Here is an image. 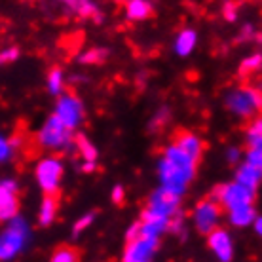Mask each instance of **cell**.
Instances as JSON below:
<instances>
[{
    "instance_id": "6da1fadb",
    "label": "cell",
    "mask_w": 262,
    "mask_h": 262,
    "mask_svg": "<svg viewBox=\"0 0 262 262\" xmlns=\"http://www.w3.org/2000/svg\"><path fill=\"white\" fill-rule=\"evenodd\" d=\"M198 162L192 156H188L184 150H181L177 144L171 143L164 148V154L158 160V179L160 186L169 188L179 196H183L190 181L196 175Z\"/></svg>"
},
{
    "instance_id": "7a4b0ae2",
    "label": "cell",
    "mask_w": 262,
    "mask_h": 262,
    "mask_svg": "<svg viewBox=\"0 0 262 262\" xmlns=\"http://www.w3.org/2000/svg\"><path fill=\"white\" fill-rule=\"evenodd\" d=\"M36 141L42 148L55 152H67L71 148H76V135L74 131L69 129L55 114L42 124V127L36 133Z\"/></svg>"
},
{
    "instance_id": "603a6c76",
    "label": "cell",
    "mask_w": 262,
    "mask_h": 262,
    "mask_svg": "<svg viewBox=\"0 0 262 262\" xmlns=\"http://www.w3.org/2000/svg\"><path fill=\"white\" fill-rule=\"evenodd\" d=\"M19 146H21L19 137L8 139L6 135H2V137H0V162L6 164L8 160H12L15 150H19Z\"/></svg>"
},
{
    "instance_id": "7402d4cb",
    "label": "cell",
    "mask_w": 262,
    "mask_h": 262,
    "mask_svg": "<svg viewBox=\"0 0 262 262\" xmlns=\"http://www.w3.org/2000/svg\"><path fill=\"white\" fill-rule=\"evenodd\" d=\"M76 150L80 152V156H82L84 162H93V164H97V158H99L97 148H95V144L85 137L84 133H78V135H76Z\"/></svg>"
},
{
    "instance_id": "4fadbf2b",
    "label": "cell",
    "mask_w": 262,
    "mask_h": 262,
    "mask_svg": "<svg viewBox=\"0 0 262 262\" xmlns=\"http://www.w3.org/2000/svg\"><path fill=\"white\" fill-rule=\"evenodd\" d=\"M59 4H63L67 12L74 13L78 17H84V19H92L95 23H101L103 21V13H101V8L97 6L95 0H57Z\"/></svg>"
},
{
    "instance_id": "4316f807",
    "label": "cell",
    "mask_w": 262,
    "mask_h": 262,
    "mask_svg": "<svg viewBox=\"0 0 262 262\" xmlns=\"http://www.w3.org/2000/svg\"><path fill=\"white\" fill-rule=\"evenodd\" d=\"M50 262H78V253L72 247H59L52 255Z\"/></svg>"
},
{
    "instance_id": "44dd1931",
    "label": "cell",
    "mask_w": 262,
    "mask_h": 262,
    "mask_svg": "<svg viewBox=\"0 0 262 262\" xmlns=\"http://www.w3.org/2000/svg\"><path fill=\"white\" fill-rule=\"evenodd\" d=\"M46 85H48V92L59 97L63 95V90H65V72L61 67H53L52 71L48 72V78H46Z\"/></svg>"
},
{
    "instance_id": "484cf974",
    "label": "cell",
    "mask_w": 262,
    "mask_h": 262,
    "mask_svg": "<svg viewBox=\"0 0 262 262\" xmlns=\"http://www.w3.org/2000/svg\"><path fill=\"white\" fill-rule=\"evenodd\" d=\"M95 213H85V215H82L78 219V221H76V223H74V226H72V237H78L80 234H82V232H85V230L90 228V226H92L93 224V221H95Z\"/></svg>"
},
{
    "instance_id": "7c38bea8",
    "label": "cell",
    "mask_w": 262,
    "mask_h": 262,
    "mask_svg": "<svg viewBox=\"0 0 262 262\" xmlns=\"http://www.w3.org/2000/svg\"><path fill=\"white\" fill-rule=\"evenodd\" d=\"M207 243H209L211 251L215 253V256L221 262H230L234 256V245H232V237L224 228H216L215 232H211L207 236Z\"/></svg>"
},
{
    "instance_id": "4dcf8cb0",
    "label": "cell",
    "mask_w": 262,
    "mask_h": 262,
    "mask_svg": "<svg viewBox=\"0 0 262 262\" xmlns=\"http://www.w3.org/2000/svg\"><path fill=\"white\" fill-rule=\"evenodd\" d=\"M223 17L226 21H236L237 17V4L234 0H226L223 4Z\"/></svg>"
},
{
    "instance_id": "f1b7e54d",
    "label": "cell",
    "mask_w": 262,
    "mask_h": 262,
    "mask_svg": "<svg viewBox=\"0 0 262 262\" xmlns=\"http://www.w3.org/2000/svg\"><path fill=\"white\" fill-rule=\"evenodd\" d=\"M243 162L253 165L255 169H258L262 173V148H247Z\"/></svg>"
},
{
    "instance_id": "9a60e30c",
    "label": "cell",
    "mask_w": 262,
    "mask_h": 262,
    "mask_svg": "<svg viewBox=\"0 0 262 262\" xmlns=\"http://www.w3.org/2000/svg\"><path fill=\"white\" fill-rule=\"evenodd\" d=\"M173 143L177 144L181 150H184L188 156H192L196 162H200V158L203 154V141L198 137L196 133H192V131H179L175 139H173Z\"/></svg>"
},
{
    "instance_id": "cb8c5ba5",
    "label": "cell",
    "mask_w": 262,
    "mask_h": 262,
    "mask_svg": "<svg viewBox=\"0 0 262 262\" xmlns=\"http://www.w3.org/2000/svg\"><path fill=\"white\" fill-rule=\"evenodd\" d=\"M106 57H108V50H105V48H92L85 53H82L80 63H84V65H99V63L106 61Z\"/></svg>"
},
{
    "instance_id": "ffe728a7",
    "label": "cell",
    "mask_w": 262,
    "mask_h": 262,
    "mask_svg": "<svg viewBox=\"0 0 262 262\" xmlns=\"http://www.w3.org/2000/svg\"><path fill=\"white\" fill-rule=\"evenodd\" d=\"M228 221L232 226L236 228H245V226H251L255 224L256 221V213L253 205H247V207H239L236 211H228Z\"/></svg>"
},
{
    "instance_id": "d6a6232c",
    "label": "cell",
    "mask_w": 262,
    "mask_h": 262,
    "mask_svg": "<svg viewBox=\"0 0 262 262\" xmlns=\"http://www.w3.org/2000/svg\"><path fill=\"white\" fill-rule=\"evenodd\" d=\"M260 135H262V116H258L247 127V137H260Z\"/></svg>"
},
{
    "instance_id": "8d00e7d4",
    "label": "cell",
    "mask_w": 262,
    "mask_h": 262,
    "mask_svg": "<svg viewBox=\"0 0 262 262\" xmlns=\"http://www.w3.org/2000/svg\"><path fill=\"white\" fill-rule=\"evenodd\" d=\"M95 167H97V164H93V162H84V164H82V169H84L85 173H92V171H95Z\"/></svg>"
},
{
    "instance_id": "d6986e66",
    "label": "cell",
    "mask_w": 262,
    "mask_h": 262,
    "mask_svg": "<svg viewBox=\"0 0 262 262\" xmlns=\"http://www.w3.org/2000/svg\"><path fill=\"white\" fill-rule=\"evenodd\" d=\"M262 181V173L258 169H255L253 165L245 164L243 162L236 171V183L243 184V186H247L251 190H256L258 188V184Z\"/></svg>"
},
{
    "instance_id": "9c48e42d",
    "label": "cell",
    "mask_w": 262,
    "mask_h": 262,
    "mask_svg": "<svg viewBox=\"0 0 262 262\" xmlns=\"http://www.w3.org/2000/svg\"><path fill=\"white\" fill-rule=\"evenodd\" d=\"M181 198L183 196L171 192L169 188L158 186L156 190L152 192V196L148 198V203H146L144 211H148V213L158 216L173 219L177 213H181Z\"/></svg>"
},
{
    "instance_id": "2e32d148",
    "label": "cell",
    "mask_w": 262,
    "mask_h": 262,
    "mask_svg": "<svg viewBox=\"0 0 262 262\" xmlns=\"http://www.w3.org/2000/svg\"><path fill=\"white\" fill-rule=\"evenodd\" d=\"M198 44V33L194 29H183L181 33L175 36L173 42V52L177 53L179 57H186L194 52V48Z\"/></svg>"
},
{
    "instance_id": "d590c367",
    "label": "cell",
    "mask_w": 262,
    "mask_h": 262,
    "mask_svg": "<svg viewBox=\"0 0 262 262\" xmlns=\"http://www.w3.org/2000/svg\"><path fill=\"white\" fill-rule=\"evenodd\" d=\"M141 236V223H135V224H131V228L125 232V239L127 242H131V239H137V237Z\"/></svg>"
},
{
    "instance_id": "3957f363",
    "label": "cell",
    "mask_w": 262,
    "mask_h": 262,
    "mask_svg": "<svg viewBox=\"0 0 262 262\" xmlns=\"http://www.w3.org/2000/svg\"><path fill=\"white\" fill-rule=\"evenodd\" d=\"M31 239V226L23 216H15L8 221V226L0 236V260L8 262L15 258L27 247Z\"/></svg>"
},
{
    "instance_id": "e575fe53",
    "label": "cell",
    "mask_w": 262,
    "mask_h": 262,
    "mask_svg": "<svg viewBox=\"0 0 262 262\" xmlns=\"http://www.w3.org/2000/svg\"><path fill=\"white\" fill-rule=\"evenodd\" d=\"M239 158H242V150H239V148H236V146L228 148V152H226V162H228V164L237 165Z\"/></svg>"
},
{
    "instance_id": "30bf717a",
    "label": "cell",
    "mask_w": 262,
    "mask_h": 262,
    "mask_svg": "<svg viewBox=\"0 0 262 262\" xmlns=\"http://www.w3.org/2000/svg\"><path fill=\"white\" fill-rule=\"evenodd\" d=\"M160 239L158 237L139 236L137 239L127 242L122 255V262H152L158 251Z\"/></svg>"
},
{
    "instance_id": "f546056e",
    "label": "cell",
    "mask_w": 262,
    "mask_h": 262,
    "mask_svg": "<svg viewBox=\"0 0 262 262\" xmlns=\"http://www.w3.org/2000/svg\"><path fill=\"white\" fill-rule=\"evenodd\" d=\"M19 48L17 46H10V48H4L2 53H0V61H2V65H6V63H13V61L19 59Z\"/></svg>"
},
{
    "instance_id": "8992f818",
    "label": "cell",
    "mask_w": 262,
    "mask_h": 262,
    "mask_svg": "<svg viewBox=\"0 0 262 262\" xmlns=\"http://www.w3.org/2000/svg\"><path fill=\"white\" fill-rule=\"evenodd\" d=\"M53 114L57 116V118L63 122V124L69 127V129H78L82 122L85 118V108H84V103H82V99L78 95H74V93H63L57 97L55 101V111Z\"/></svg>"
},
{
    "instance_id": "5bb4252c",
    "label": "cell",
    "mask_w": 262,
    "mask_h": 262,
    "mask_svg": "<svg viewBox=\"0 0 262 262\" xmlns=\"http://www.w3.org/2000/svg\"><path fill=\"white\" fill-rule=\"evenodd\" d=\"M141 223V236H148V237H158L165 232H169L171 226V219H165V216H158L152 215L148 211H143V215L139 219Z\"/></svg>"
},
{
    "instance_id": "ac0fdd59",
    "label": "cell",
    "mask_w": 262,
    "mask_h": 262,
    "mask_svg": "<svg viewBox=\"0 0 262 262\" xmlns=\"http://www.w3.org/2000/svg\"><path fill=\"white\" fill-rule=\"evenodd\" d=\"M57 194H46L44 200L40 202V211H38V223L40 226H50L57 216Z\"/></svg>"
},
{
    "instance_id": "74e56055",
    "label": "cell",
    "mask_w": 262,
    "mask_h": 262,
    "mask_svg": "<svg viewBox=\"0 0 262 262\" xmlns=\"http://www.w3.org/2000/svg\"><path fill=\"white\" fill-rule=\"evenodd\" d=\"M253 226H255L256 234L262 237V216H256V221H255V224H253Z\"/></svg>"
},
{
    "instance_id": "1f68e13d",
    "label": "cell",
    "mask_w": 262,
    "mask_h": 262,
    "mask_svg": "<svg viewBox=\"0 0 262 262\" xmlns=\"http://www.w3.org/2000/svg\"><path fill=\"white\" fill-rule=\"evenodd\" d=\"M169 232H173V234H179V236L184 237V216H183V213H177V215L171 219Z\"/></svg>"
},
{
    "instance_id": "277c9868",
    "label": "cell",
    "mask_w": 262,
    "mask_h": 262,
    "mask_svg": "<svg viewBox=\"0 0 262 262\" xmlns=\"http://www.w3.org/2000/svg\"><path fill=\"white\" fill-rule=\"evenodd\" d=\"M224 105L232 114L239 118H253L256 112L262 111V90L258 88H239L232 90L224 97Z\"/></svg>"
},
{
    "instance_id": "8fae6325",
    "label": "cell",
    "mask_w": 262,
    "mask_h": 262,
    "mask_svg": "<svg viewBox=\"0 0 262 262\" xmlns=\"http://www.w3.org/2000/svg\"><path fill=\"white\" fill-rule=\"evenodd\" d=\"M19 184L13 179H2L0 183V219L8 223L19 215Z\"/></svg>"
},
{
    "instance_id": "d4e9b609",
    "label": "cell",
    "mask_w": 262,
    "mask_h": 262,
    "mask_svg": "<svg viewBox=\"0 0 262 262\" xmlns=\"http://www.w3.org/2000/svg\"><path fill=\"white\" fill-rule=\"evenodd\" d=\"M262 69V53H253L249 57H245L239 65V74L242 76H247V74H253V72L260 71Z\"/></svg>"
},
{
    "instance_id": "5b68a950",
    "label": "cell",
    "mask_w": 262,
    "mask_h": 262,
    "mask_svg": "<svg viewBox=\"0 0 262 262\" xmlns=\"http://www.w3.org/2000/svg\"><path fill=\"white\" fill-rule=\"evenodd\" d=\"M215 202H219L226 211H236L239 207H247L253 205L255 202V190H251L247 186L239 183H224L213 188L211 196Z\"/></svg>"
},
{
    "instance_id": "52a82bcc",
    "label": "cell",
    "mask_w": 262,
    "mask_h": 262,
    "mask_svg": "<svg viewBox=\"0 0 262 262\" xmlns=\"http://www.w3.org/2000/svg\"><path fill=\"white\" fill-rule=\"evenodd\" d=\"M63 179V162L57 156L42 158L36 165V183L44 194H57Z\"/></svg>"
},
{
    "instance_id": "836d02e7",
    "label": "cell",
    "mask_w": 262,
    "mask_h": 262,
    "mask_svg": "<svg viewBox=\"0 0 262 262\" xmlns=\"http://www.w3.org/2000/svg\"><path fill=\"white\" fill-rule=\"evenodd\" d=\"M124 196H125V190L122 184H116L114 188H112V202L116 203V205H122L124 203Z\"/></svg>"
},
{
    "instance_id": "83f0119b",
    "label": "cell",
    "mask_w": 262,
    "mask_h": 262,
    "mask_svg": "<svg viewBox=\"0 0 262 262\" xmlns=\"http://www.w3.org/2000/svg\"><path fill=\"white\" fill-rule=\"evenodd\" d=\"M169 122V111L165 108V106H162L160 111L154 114V118L150 120V124H148V129L154 133V131H160L162 127H164L165 124Z\"/></svg>"
},
{
    "instance_id": "e0dca14e",
    "label": "cell",
    "mask_w": 262,
    "mask_h": 262,
    "mask_svg": "<svg viewBox=\"0 0 262 262\" xmlns=\"http://www.w3.org/2000/svg\"><path fill=\"white\" fill-rule=\"evenodd\" d=\"M124 10L129 21H144L152 15V4L148 0H125Z\"/></svg>"
},
{
    "instance_id": "ba28073f",
    "label": "cell",
    "mask_w": 262,
    "mask_h": 262,
    "mask_svg": "<svg viewBox=\"0 0 262 262\" xmlns=\"http://www.w3.org/2000/svg\"><path fill=\"white\" fill-rule=\"evenodd\" d=\"M221 211H223V205L219 202H215L213 198H205L194 207V226L200 234H205L209 236L211 232H215L219 228V223H221Z\"/></svg>"
}]
</instances>
